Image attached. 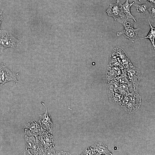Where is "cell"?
I'll return each instance as SVG.
<instances>
[{
    "label": "cell",
    "instance_id": "4fadbf2b",
    "mask_svg": "<svg viewBox=\"0 0 155 155\" xmlns=\"http://www.w3.org/2000/svg\"><path fill=\"white\" fill-rule=\"evenodd\" d=\"M138 0L140 2L141 1V0Z\"/></svg>",
    "mask_w": 155,
    "mask_h": 155
},
{
    "label": "cell",
    "instance_id": "9c48e42d",
    "mask_svg": "<svg viewBox=\"0 0 155 155\" xmlns=\"http://www.w3.org/2000/svg\"><path fill=\"white\" fill-rule=\"evenodd\" d=\"M148 13L151 16L154 18L155 16V4L151 3L148 1Z\"/></svg>",
    "mask_w": 155,
    "mask_h": 155
},
{
    "label": "cell",
    "instance_id": "8fae6325",
    "mask_svg": "<svg viewBox=\"0 0 155 155\" xmlns=\"http://www.w3.org/2000/svg\"><path fill=\"white\" fill-rule=\"evenodd\" d=\"M2 11L1 10L0 8V26L3 20V17L2 16Z\"/></svg>",
    "mask_w": 155,
    "mask_h": 155
},
{
    "label": "cell",
    "instance_id": "30bf717a",
    "mask_svg": "<svg viewBox=\"0 0 155 155\" xmlns=\"http://www.w3.org/2000/svg\"><path fill=\"white\" fill-rule=\"evenodd\" d=\"M56 154H57L59 155H70V154L68 152H63L62 151H58L57 152Z\"/></svg>",
    "mask_w": 155,
    "mask_h": 155
},
{
    "label": "cell",
    "instance_id": "52a82bcc",
    "mask_svg": "<svg viewBox=\"0 0 155 155\" xmlns=\"http://www.w3.org/2000/svg\"><path fill=\"white\" fill-rule=\"evenodd\" d=\"M133 5L135 7L138 12L143 15L148 13L147 1L144 4H138L134 3Z\"/></svg>",
    "mask_w": 155,
    "mask_h": 155
},
{
    "label": "cell",
    "instance_id": "6da1fadb",
    "mask_svg": "<svg viewBox=\"0 0 155 155\" xmlns=\"http://www.w3.org/2000/svg\"><path fill=\"white\" fill-rule=\"evenodd\" d=\"M123 17L116 19L117 21L122 24L124 27L123 30L117 32V36L123 35L133 42L140 39L138 36V32L140 28H134L133 24L127 22L124 19Z\"/></svg>",
    "mask_w": 155,
    "mask_h": 155
},
{
    "label": "cell",
    "instance_id": "7c38bea8",
    "mask_svg": "<svg viewBox=\"0 0 155 155\" xmlns=\"http://www.w3.org/2000/svg\"><path fill=\"white\" fill-rule=\"evenodd\" d=\"M146 1H148L151 3H152L155 4V0H145Z\"/></svg>",
    "mask_w": 155,
    "mask_h": 155
},
{
    "label": "cell",
    "instance_id": "3957f363",
    "mask_svg": "<svg viewBox=\"0 0 155 155\" xmlns=\"http://www.w3.org/2000/svg\"><path fill=\"white\" fill-rule=\"evenodd\" d=\"M10 81H14L17 85L19 82L15 74L2 63L0 65V87Z\"/></svg>",
    "mask_w": 155,
    "mask_h": 155
},
{
    "label": "cell",
    "instance_id": "5b68a950",
    "mask_svg": "<svg viewBox=\"0 0 155 155\" xmlns=\"http://www.w3.org/2000/svg\"><path fill=\"white\" fill-rule=\"evenodd\" d=\"M133 2L131 3H129L128 0H126L125 2L124 3H120V10L121 12L125 14L127 19L131 18L132 19L136 22V20L134 17L132 15L130 11V8L132 5L134 3Z\"/></svg>",
    "mask_w": 155,
    "mask_h": 155
},
{
    "label": "cell",
    "instance_id": "ba28073f",
    "mask_svg": "<svg viewBox=\"0 0 155 155\" xmlns=\"http://www.w3.org/2000/svg\"><path fill=\"white\" fill-rule=\"evenodd\" d=\"M148 22L150 26V31L147 36L143 38H142L140 39H148L151 41L152 45L154 48V40L155 36V28L152 26L149 20H148Z\"/></svg>",
    "mask_w": 155,
    "mask_h": 155
},
{
    "label": "cell",
    "instance_id": "8992f818",
    "mask_svg": "<svg viewBox=\"0 0 155 155\" xmlns=\"http://www.w3.org/2000/svg\"><path fill=\"white\" fill-rule=\"evenodd\" d=\"M40 121L43 127L47 131H51L53 127V123L50 116L48 113L46 107V112L41 116Z\"/></svg>",
    "mask_w": 155,
    "mask_h": 155
},
{
    "label": "cell",
    "instance_id": "7a4b0ae2",
    "mask_svg": "<svg viewBox=\"0 0 155 155\" xmlns=\"http://www.w3.org/2000/svg\"><path fill=\"white\" fill-rule=\"evenodd\" d=\"M22 41L14 37L5 30H0V51L7 48H16L21 44Z\"/></svg>",
    "mask_w": 155,
    "mask_h": 155
},
{
    "label": "cell",
    "instance_id": "277c9868",
    "mask_svg": "<svg viewBox=\"0 0 155 155\" xmlns=\"http://www.w3.org/2000/svg\"><path fill=\"white\" fill-rule=\"evenodd\" d=\"M119 1L117 0L115 3L110 4L109 6L106 10L108 15L112 17L115 20H116V19L118 18L124 17V16L122 15V13L120 11L119 5Z\"/></svg>",
    "mask_w": 155,
    "mask_h": 155
}]
</instances>
